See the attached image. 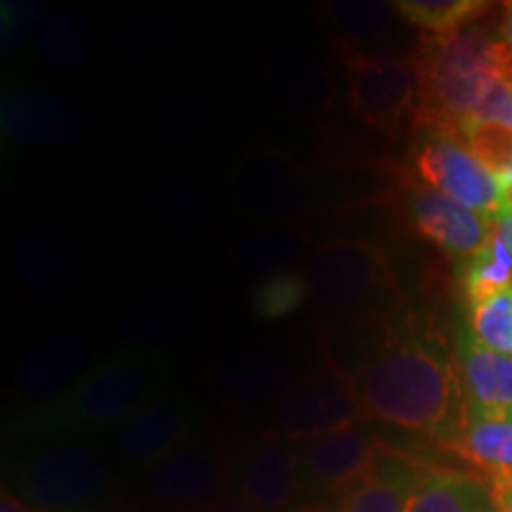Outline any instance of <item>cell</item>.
I'll return each instance as SVG.
<instances>
[{
	"label": "cell",
	"mask_w": 512,
	"mask_h": 512,
	"mask_svg": "<svg viewBox=\"0 0 512 512\" xmlns=\"http://www.w3.org/2000/svg\"><path fill=\"white\" fill-rule=\"evenodd\" d=\"M197 294L178 280H159L140 290L119 316V337L136 354H159L195 325Z\"/></svg>",
	"instance_id": "obj_12"
},
{
	"label": "cell",
	"mask_w": 512,
	"mask_h": 512,
	"mask_svg": "<svg viewBox=\"0 0 512 512\" xmlns=\"http://www.w3.org/2000/svg\"><path fill=\"white\" fill-rule=\"evenodd\" d=\"M214 392L228 406L278 403L297 384V361L275 344H245L230 349L211 370Z\"/></svg>",
	"instance_id": "obj_13"
},
{
	"label": "cell",
	"mask_w": 512,
	"mask_h": 512,
	"mask_svg": "<svg viewBox=\"0 0 512 512\" xmlns=\"http://www.w3.org/2000/svg\"><path fill=\"white\" fill-rule=\"evenodd\" d=\"M192 411L181 399H157L117 430V446L128 460L157 465L190 437Z\"/></svg>",
	"instance_id": "obj_21"
},
{
	"label": "cell",
	"mask_w": 512,
	"mask_h": 512,
	"mask_svg": "<svg viewBox=\"0 0 512 512\" xmlns=\"http://www.w3.org/2000/svg\"><path fill=\"white\" fill-rule=\"evenodd\" d=\"M152 221L171 233H202L216 219V202L200 185L185 181L164 183L147 202Z\"/></svg>",
	"instance_id": "obj_27"
},
{
	"label": "cell",
	"mask_w": 512,
	"mask_h": 512,
	"mask_svg": "<svg viewBox=\"0 0 512 512\" xmlns=\"http://www.w3.org/2000/svg\"><path fill=\"white\" fill-rule=\"evenodd\" d=\"M91 363V342L74 328H57L43 332L19 356L15 368V389L29 406H48L86 377Z\"/></svg>",
	"instance_id": "obj_10"
},
{
	"label": "cell",
	"mask_w": 512,
	"mask_h": 512,
	"mask_svg": "<svg viewBox=\"0 0 512 512\" xmlns=\"http://www.w3.org/2000/svg\"><path fill=\"white\" fill-rule=\"evenodd\" d=\"M427 470L430 467L382 446L368 477L342 496L344 508L349 512H406Z\"/></svg>",
	"instance_id": "obj_24"
},
{
	"label": "cell",
	"mask_w": 512,
	"mask_h": 512,
	"mask_svg": "<svg viewBox=\"0 0 512 512\" xmlns=\"http://www.w3.org/2000/svg\"><path fill=\"white\" fill-rule=\"evenodd\" d=\"M368 418L451 446L465 420L456 354L430 328L403 325L370 354L354 382Z\"/></svg>",
	"instance_id": "obj_1"
},
{
	"label": "cell",
	"mask_w": 512,
	"mask_h": 512,
	"mask_svg": "<svg viewBox=\"0 0 512 512\" xmlns=\"http://www.w3.org/2000/svg\"><path fill=\"white\" fill-rule=\"evenodd\" d=\"M107 465L98 451L81 444H57L19 470V498L36 510L83 508L107 486Z\"/></svg>",
	"instance_id": "obj_7"
},
{
	"label": "cell",
	"mask_w": 512,
	"mask_h": 512,
	"mask_svg": "<svg viewBox=\"0 0 512 512\" xmlns=\"http://www.w3.org/2000/svg\"><path fill=\"white\" fill-rule=\"evenodd\" d=\"M467 328L484 347L512 356V287L467 304Z\"/></svg>",
	"instance_id": "obj_32"
},
{
	"label": "cell",
	"mask_w": 512,
	"mask_h": 512,
	"mask_svg": "<svg viewBox=\"0 0 512 512\" xmlns=\"http://www.w3.org/2000/svg\"><path fill=\"white\" fill-rule=\"evenodd\" d=\"M311 297L309 280H306L304 268L287 271L273 278L256 283L254 290V313L261 320H280L292 316L304 306Z\"/></svg>",
	"instance_id": "obj_33"
},
{
	"label": "cell",
	"mask_w": 512,
	"mask_h": 512,
	"mask_svg": "<svg viewBox=\"0 0 512 512\" xmlns=\"http://www.w3.org/2000/svg\"><path fill=\"white\" fill-rule=\"evenodd\" d=\"M38 60L60 74H74L95 55V29L91 19L76 10H55L36 36Z\"/></svg>",
	"instance_id": "obj_25"
},
{
	"label": "cell",
	"mask_w": 512,
	"mask_h": 512,
	"mask_svg": "<svg viewBox=\"0 0 512 512\" xmlns=\"http://www.w3.org/2000/svg\"><path fill=\"white\" fill-rule=\"evenodd\" d=\"M463 287L467 304L512 287V254L496 230L489 242L475 256L467 259Z\"/></svg>",
	"instance_id": "obj_30"
},
{
	"label": "cell",
	"mask_w": 512,
	"mask_h": 512,
	"mask_svg": "<svg viewBox=\"0 0 512 512\" xmlns=\"http://www.w3.org/2000/svg\"><path fill=\"white\" fill-rule=\"evenodd\" d=\"M214 512H261V510L254 508V505H249L247 501H242V498H235V501H226L223 505H219Z\"/></svg>",
	"instance_id": "obj_40"
},
{
	"label": "cell",
	"mask_w": 512,
	"mask_h": 512,
	"mask_svg": "<svg viewBox=\"0 0 512 512\" xmlns=\"http://www.w3.org/2000/svg\"><path fill=\"white\" fill-rule=\"evenodd\" d=\"M399 17L425 36H451L477 22L491 3L484 0H396Z\"/></svg>",
	"instance_id": "obj_29"
},
{
	"label": "cell",
	"mask_w": 512,
	"mask_h": 512,
	"mask_svg": "<svg viewBox=\"0 0 512 512\" xmlns=\"http://www.w3.org/2000/svg\"><path fill=\"white\" fill-rule=\"evenodd\" d=\"M501 512H512V491H510V496L505 498V503H503V510Z\"/></svg>",
	"instance_id": "obj_42"
},
{
	"label": "cell",
	"mask_w": 512,
	"mask_h": 512,
	"mask_svg": "<svg viewBox=\"0 0 512 512\" xmlns=\"http://www.w3.org/2000/svg\"><path fill=\"white\" fill-rule=\"evenodd\" d=\"M448 448L477 467L479 477L491 486V494L503 510L512 491V418L489 420L465 415L456 441Z\"/></svg>",
	"instance_id": "obj_23"
},
{
	"label": "cell",
	"mask_w": 512,
	"mask_h": 512,
	"mask_svg": "<svg viewBox=\"0 0 512 512\" xmlns=\"http://www.w3.org/2000/svg\"><path fill=\"white\" fill-rule=\"evenodd\" d=\"M498 185H501V188H505V185H512V171H510V174H508V176H505V178H503V181H501V183H498Z\"/></svg>",
	"instance_id": "obj_43"
},
{
	"label": "cell",
	"mask_w": 512,
	"mask_h": 512,
	"mask_svg": "<svg viewBox=\"0 0 512 512\" xmlns=\"http://www.w3.org/2000/svg\"><path fill=\"white\" fill-rule=\"evenodd\" d=\"M259 81L275 107L294 117H318L335 105L328 67L304 50H275L261 62Z\"/></svg>",
	"instance_id": "obj_17"
},
{
	"label": "cell",
	"mask_w": 512,
	"mask_h": 512,
	"mask_svg": "<svg viewBox=\"0 0 512 512\" xmlns=\"http://www.w3.org/2000/svg\"><path fill=\"white\" fill-rule=\"evenodd\" d=\"M230 200L256 226H283L309 214L316 202L313 178L283 152H249L228 176Z\"/></svg>",
	"instance_id": "obj_6"
},
{
	"label": "cell",
	"mask_w": 512,
	"mask_h": 512,
	"mask_svg": "<svg viewBox=\"0 0 512 512\" xmlns=\"http://www.w3.org/2000/svg\"><path fill=\"white\" fill-rule=\"evenodd\" d=\"M368 415L347 377H309L275 403V434L285 441H316L361 425Z\"/></svg>",
	"instance_id": "obj_9"
},
{
	"label": "cell",
	"mask_w": 512,
	"mask_h": 512,
	"mask_svg": "<svg viewBox=\"0 0 512 512\" xmlns=\"http://www.w3.org/2000/svg\"><path fill=\"white\" fill-rule=\"evenodd\" d=\"M169 377L171 368L162 354H119L95 366L67 396L24 415L17 427L31 437L119 430L140 408L159 399Z\"/></svg>",
	"instance_id": "obj_2"
},
{
	"label": "cell",
	"mask_w": 512,
	"mask_h": 512,
	"mask_svg": "<svg viewBox=\"0 0 512 512\" xmlns=\"http://www.w3.org/2000/svg\"><path fill=\"white\" fill-rule=\"evenodd\" d=\"M337 53L347 64V100L354 117L382 136H399L420 105L415 64L392 53H368L344 41H337Z\"/></svg>",
	"instance_id": "obj_5"
},
{
	"label": "cell",
	"mask_w": 512,
	"mask_h": 512,
	"mask_svg": "<svg viewBox=\"0 0 512 512\" xmlns=\"http://www.w3.org/2000/svg\"><path fill=\"white\" fill-rule=\"evenodd\" d=\"M223 465L219 456L197 444H183L178 451L159 460L152 470V494L166 508L192 510L219 496Z\"/></svg>",
	"instance_id": "obj_20"
},
{
	"label": "cell",
	"mask_w": 512,
	"mask_h": 512,
	"mask_svg": "<svg viewBox=\"0 0 512 512\" xmlns=\"http://www.w3.org/2000/svg\"><path fill=\"white\" fill-rule=\"evenodd\" d=\"M496 216H508V219H512V185L501 188V202H498Z\"/></svg>",
	"instance_id": "obj_41"
},
{
	"label": "cell",
	"mask_w": 512,
	"mask_h": 512,
	"mask_svg": "<svg viewBox=\"0 0 512 512\" xmlns=\"http://www.w3.org/2000/svg\"><path fill=\"white\" fill-rule=\"evenodd\" d=\"M456 138L501 183L512 171V128L489 121L467 119L458 126Z\"/></svg>",
	"instance_id": "obj_31"
},
{
	"label": "cell",
	"mask_w": 512,
	"mask_h": 512,
	"mask_svg": "<svg viewBox=\"0 0 512 512\" xmlns=\"http://www.w3.org/2000/svg\"><path fill=\"white\" fill-rule=\"evenodd\" d=\"M240 498L261 512L290 508L302 484V451L292 441L275 439L247 453L240 467Z\"/></svg>",
	"instance_id": "obj_19"
},
{
	"label": "cell",
	"mask_w": 512,
	"mask_h": 512,
	"mask_svg": "<svg viewBox=\"0 0 512 512\" xmlns=\"http://www.w3.org/2000/svg\"><path fill=\"white\" fill-rule=\"evenodd\" d=\"M496 38L477 27L451 36H422L413 62L420 79V124L456 138L458 126L498 81Z\"/></svg>",
	"instance_id": "obj_3"
},
{
	"label": "cell",
	"mask_w": 512,
	"mask_h": 512,
	"mask_svg": "<svg viewBox=\"0 0 512 512\" xmlns=\"http://www.w3.org/2000/svg\"><path fill=\"white\" fill-rule=\"evenodd\" d=\"M309 247V230L297 223L283 226H256L235 240L230 261L242 278L261 280L273 275L297 271Z\"/></svg>",
	"instance_id": "obj_22"
},
{
	"label": "cell",
	"mask_w": 512,
	"mask_h": 512,
	"mask_svg": "<svg viewBox=\"0 0 512 512\" xmlns=\"http://www.w3.org/2000/svg\"><path fill=\"white\" fill-rule=\"evenodd\" d=\"M3 133L15 143L67 147L79 143L88 131L83 107L62 93L41 88H8L0 98Z\"/></svg>",
	"instance_id": "obj_14"
},
{
	"label": "cell",
	"mask_w": 512,
	"mask_h": 512,
	"mask_svg": "<svg viewBox=\"0 0 512 512\" xmlns=\"http://www.w3.org/2000/svg\"><path fill=\"white\" fill-rule=\"evenodd\" d=\"M311 297L337 313H368L396 294L389 256L377 242L332 238L304 261Z\"/></svg>",
	"instance_id": "obj_4"
},
{
	"label": "cell",
	"mask_w": 512,
	"mask_h": 512,
	"mask_svg": "<svg viewBox=\"0 0 512 512\" xmlns=\"http://www.w3.org/2000/svg\"><path fill=\"white\" fill-rule=\"evenodd\" d=\"M0 512H31L29 505L22 501L17 494L3 489V496H0Z\"/></svg>",
	"instance_id": "obj_37"
},
{
	"label": "cell",
	"mask_w": 512,
	"mask_h": 512,
	"mask_svg": "<svg viewBox=\"0 0 512 512\" xmlns=\"http://www.w3.org/2000/svg\"><path fill=\"white\" fill-rule=\"evenodd\" d=\"M415 171L427 188L496 219L501 185L458 138L437 131L427 136L415 152Z\"/></svg>",
	"instance_id": "obj_11"
},
{
	"label": "cell",
	"mask_w": 512,
	"mask_h": 512,
	"mask_svg": "<svg viewBox=\"0 0 512 512\" xmlns=\"http://www.w3.org/2000/svg\"><path fill=\"white\" fill-rule=\"evenodd\" d=\"M406 512H501V508L491 486L479 475L430 467Z\"/></svg>",
	"instance_id": "obj_26"
},
{
	"label": "cell",
	"mask_w": 512,
	"mask_h": 512,
	"mask_svg": "<svg viewBox=\"0 0 512 512\" xmlns=\"http://www.w3.org/2000/svg\"><path fill=\"white\" fill-rule=\"evenodd\" d=\"M29 5L3 3V50L5 55L15 53L19 43L27 38V29L31 24Z\"/></svg>",
	"instance_id": "obj_35"
},
{
	"label": "cell",
	"mask_w": 512,
	"mask_h": 512,
	"mask_svg": "<svg viewBox=\"0 0 512 512\" xmlns=\"http://www.w3.org/2000/svg\"><path fill=\"white\" fill-rule=\"evenodd\" d=\"M406 204L408 216L422 238L456 259L467 261L475 256L496 230L494 219L477 214L427 185H413Z\"/></svg>",
	"instance_id": "obj_16"
},
{
	"label": "cell",
	"mask_w": 512,
	"mask_h": 512,
	"mask_svg": "<svg viewBox=\"0 0 512 512\" xmlns=\"http://www.w3.org/2000/svg\"><path fill=\"white\" fill-rule=\"evenodd\" d=\"M503 43L508 46V50L512 53V0L510 3L503 5V22H501V34Z\"/></svg>",
	"instance_id": "obj_38"
},
{
	"label": "cell",
	"mask_w": 512,
	"mask_h": 512,
	"mask_svg": "<svg viewBox=\"0 0 512 512\" xmlns=\"http://www.w3.org/2000/svg\"><path fill=\"white\" fill-rule=\"evenodd\" d=\"M325 15L342 34L344 43L363 48L368 43L387 41L394 34V17L399 12L394 5L375 0H335L325 5Z\"/></svg>",
	"instance_id": "obj_28"
},
{
	"label": "cell",
	"mask_w": 512,
	"mask_h": 512,
	"mask_svg": "<svg viewBox=\"0 0 512 512\" xmlns=\"http://www.w3.org/2000/svg\"><path fill=\"white\" fill-rule=\"evenodd\" d=\"M297 512H349V510L344 508L342 498H339V501H332V498H323V501L304 503Z\"/></svg>",
	"instance_id": "obj_36"
},
{
	"label": "cell",
	"mask_w": 512,
	"mask_h": 512,
	"mask_svg": "<svg viewBox=\"0 0 512 512\" xmlns=\"http://www.w3.org/2000/svg\"><path fill=\"white\" fill-rule=\"evenodd\" d=\"M472 121H489V124H501L512 128V91L505 83L498 79L494 86L479 102L477 110L472 112ZM467 121V119H465Z\"/></svg>",
	"instance_id": "obj_34"
},
{
	"label": "cell",
	"mask_w": 512,
	"mask_h": 512,
	"mask_svg": "<svg viewBox=\"0 0 512 512\" xmlns=\"http://www.w3.org/2000/svg\"><path fill=\"white\" fill-rule=\"evenodd\" d=\"M81 271L79 249L55 223H29L12 242V273L31 302L64 304L79 287Z\"/></svg>",
	"instance_id": "obj_8"
},
{
	"label": "cell",
	"mask_w": 512,
	"mask_h": 512,
	"mask_svg": "<svg viewBox=\"0 0 512 512\" xmlns=\"http://www.w3.org/2000/svg\"><path fill=\"white\" fill-rule=\"evenodd\" d=\"M456 358L470 418H512V356L484 347L470 328H458Z\"/></svg>",
	"instance_id": "obj_18"
},
{
	"label": "cell",
	"mask_w": 512,
	"mask_h": 512,
	"mask_svg": "<svg viewBox=\"0 0 512 512\" xmlns=\"http://www.w3.org/2000/svg\"><path fill=\"white\" fill-rule=\"evenodd\" d=\"M494 223H496V233L501 235L505 247H508V252L512 254V219H508V216H496Z\"/></svg>",
	"instance_id": "obj_39"
},
{
	"label": "cell",
	"mask_w": 512,
	"mask_h": 512,
	"mask_svg": "<svg viewBox=\"0 0 512 512\" xmlns=\"http://www.w3.org/2000/svg\"><path fill=\"white\" fill-rule=\"evenodd\" d=\"M380 448L361 425L309 441L302 451L304 489L323 496H347L373 470Z\"/></svg>",
	"instance_id": "obj_15"
}]
</instances>
